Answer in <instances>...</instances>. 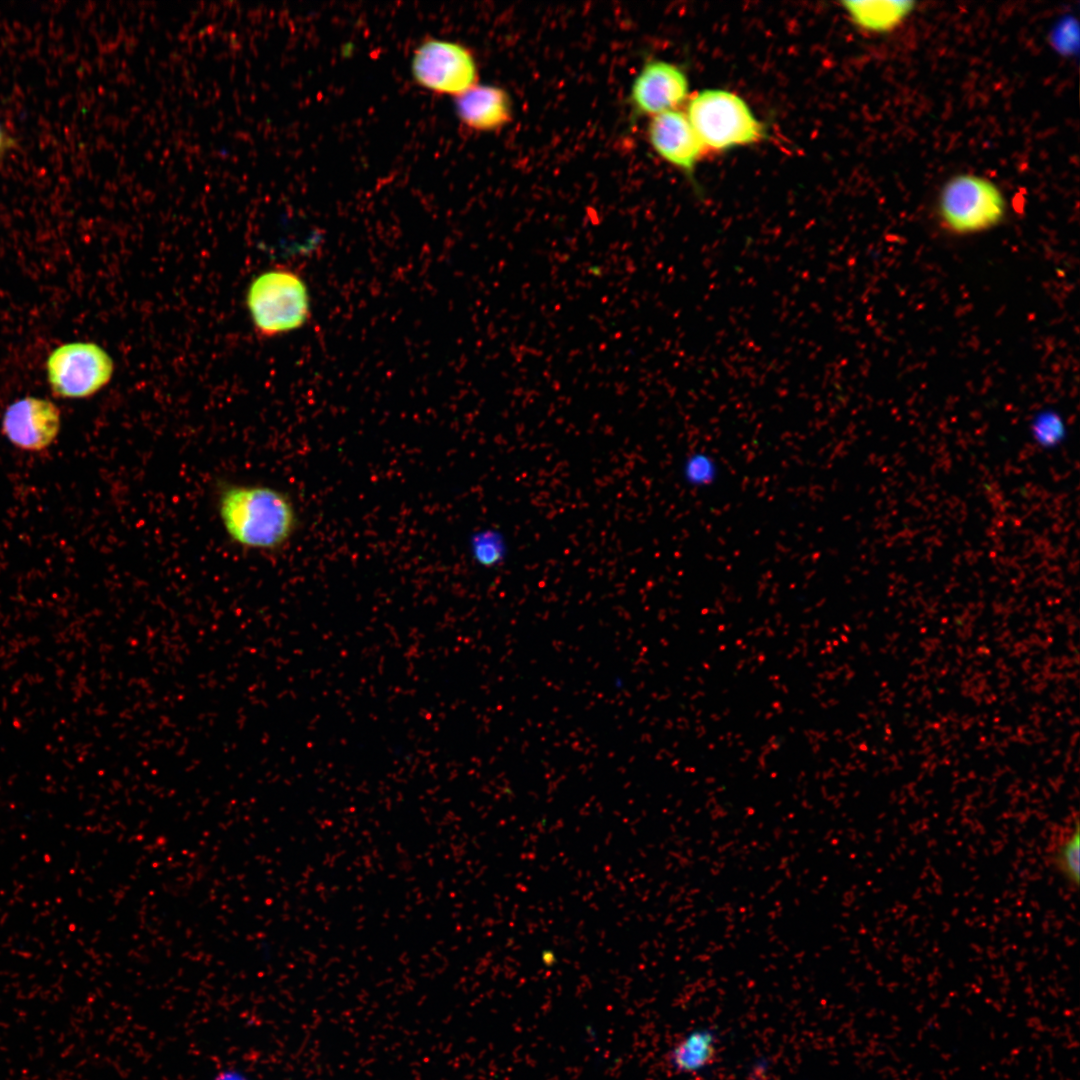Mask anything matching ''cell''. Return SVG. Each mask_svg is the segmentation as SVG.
I'll return each mask as SVG.
<instances>
[{
	"label": "cell",
	"mask_w": 1080,
	"mask_h": 1080,
	"mask_svg": "<svg viewBox=\"0 0 1080 1080\" xmlns=\"http://www.w3.org/2000/svg\"><path fill=\"white\" fill-rule=\"evenodd\" d=\"M456 114L467 128L492 131L511 121L512 103L507 92L491 85H474L455 97Z\"/></svg>",
	"instance_id": "10"
},
{
	"label": "cell",
	"mask_w": 1080,
	"mask_h": 1080,
	"mask_svg": "<svg viewBox=\"0 0 1080 1080\" xmlns=\"http://www.w3.org/2000/svg\"><path fill=\"white\" fill-rule=\"evenodd\" d=\"M686 115L705 150L726 151L759 142L762 123L739 95L704 89L689 97Z\"/></svg>",
	"instance_id": "3"
},
{
	"label": "cell",
	"mask_w": 1080,
	"mask_h": 1080,
	"mask_svg": "<svg viewBox=\"0 0 1080 1080\" xmlns=\"http://www.w3.org/2000/svg\"><path fill=\"white\" fill-rule=\"evenodd\" d=\"M842 6L854 24L873 33L893 31L914 10L912 1H844Z\"/></svg>",
	"instance_id": "12"
},
{
	"label": "cell",
	"mask_w": 1080,
	"mask_h": 1080,
	"mask_svg": "<svg viewBox=\"0 0 1080 1080\" xmlns=\"http://www.w3.org/2000/svg\"><path fill=\"white\" fill-rule=\"evenodd\" d=\"M648 140L661 158L687 172L695 168L706 152L686 113L679 109L652 116Z\"/></svg>",
	"instance_id": "9"
},
{
	"label": "cell",
	"mask_w": 1080,
	"mask_h": 1080,
	"mask_svg": "<svg viewBox=\"0 0 1080 1080\" xmlns=\"http://www.w3.org/2000/svg\"><path fill=\"white\" fill-rule=\"evenodd\" d=\"M689 99V81L675 64L650 60L633 81L630 102L638 115L655 116L678 109Z\"/></svg>",
	"instance_id": "8"
},
{
	"label": "cell",
	"mask_w": 1080,
	"mask_h": 1080,
	"mask_svg": "<svg viewBox=\"0 0 1080 1080\" xmlns=\"http://www.w3.org/2000/svg\"><path fill=\"white\" fill-rule=\"evenodd\" d=\"M412 75L422 87L437 94L458 96L477 81V66L471 51L463 45L426 39L415 50Z\"/></svg>",
	"instance_id": "6"
},
{
	"label": "cell",
	"mask_w": 1080,
	"mask_h": 1080,
	"mask_svg": "<svg viewBox=\"0 0 1080 1080\" xmlns=\"http://www.w3.org/2000/svg\"><path fill=\"white\" fill-rule=\"evenodd\" d=\"M217 511L229 539L250 550H280L298 528V514L290 496L267 485H222L217 494Z\"/></svg>",
	"instance_id": "1"
},
{
	"label": "cell",
	"mask_w": 1080,
	"mask_h": 1080,
	"mask_svg": "<svg viewBox=\"0 0 1080 1080\" xmlns=\"http://www.w3.org/2000/svg\"><path fill=\"white\" fill-rule=\"evenodd\" d=\"M680 474L688 487L704 489L718 480L720 467L713 455L703 450H695L683 458Z\"/></svg>",
	"instance_id": "15"
},
{
	"label": "cell",
	"mask_w": 1080,
	"mask_h": 1080,
	"mask_svg": "<svg viewBox=\"0 0 1080 1080\" xmlns=\"http://www.w3.org/2000/svg\"><path fill=\"white\" fill-rule=\"evenodd\" d=\"M1065 433L1062 418L1053 411L1039 413L1031 423L1033 440L1045 449L1057 447L1065 438Z\"/></svg>",
	"instance_id": "16"
},
{
	"label": "cell",
	"mask_w": 1080,
	"mask_h": 1080,
	"mask_svg": "<svg viewBox=\"0 0 1080 1080\" xmlns=\"http://www.w3.org/2000/svg\"><path fill=\"white\" fill-rule=\"evenodd\" d=\"M541 961L545 966H553L557 962L556 954L553 950H543L541 952Z\"/></svg>",
	"instance_id": "19"
},
{
	"label": "cell",
	"mask_w": 1080,
	"mask_h": 1080,
	"mask_svg": "<svg viewBox=\"0 0 1080 1080\" xmlns=\"http://www.w3.org/2000/svg\"><path fill=\"white\" fill-rule=\"evenodd\" d=\"M246 305L256 334L265 338L303 327L311 314L306 282L285 267L258 274L248 286Z\"/></svg>",
	"instance_id": "2"
},
{
	"label": "cell",
	"mask_w": 1080,
	"mask_h": 1080,
	"mask_svg": "<svg viewBox=\"0 0 1080 1080\" xmlns=\"http://www.w3.org/2000/svg\"><path fill=\"white\" fill-rule=\"evenodd\" d=\"M472 559L482 568L502 565L509 554V543L502 530L486 527L474 532L469 541Z\"/></svg>",
	"instance_id": "14"
},
{
	"label": "cell",
	"mask_w": 1080,
	"mask_h": 1080,
	"mask_svg": "<svg viewBox=\"0 0 1080 1080\" xmlns=\"http://www.w3.org/2000/svg\"><path fill=\"white\" fill-rule=\"evenodd\" d=\"M14 141L0 122V159L13 147Z\"/></svg>",
	"instance_id": "18"
},
{
	"label": "cell",
	"mask_w": 1080,
	"mask_h": 1080,
	"mask_svg": "<svg viewBox=\"0 0 1080 1080\" xmlns=\"http://www.w3.org/2000/svg\"><path fill=\"white\" fill-rule=\"evenodd\" d=\"M45 370L54 396L85 399L109 384L114 373V361L95 342L73 341L63 343L50 352Z\"/></svg>",
	"instance_id": "5"
},
{
	"label": "cell",
	"mask_w": 1080,
	"mask_h": 1080,
	"mask_svg": "<svg viewBox=\"0 0 1080 1080\" xmlns=\"http://www.w3.org/2000/svg\"><path fill=\"white\" fill-rule=\"evenodd\" d=\"M1005 198L991 180L960 174L943 186L938 200L941 224L951 233L968 235L991 229L1005 215Z\"/></svg>",
	"instance_id": "4"
},
{
	"label": "cell",
	"mask_w": 1080,
	"mask_h": 1080,
	"mask_svg": "<svg viewBox=\"0 0 1080 1080\" xmlns=\"http://www.w3.org/2000/svg\"><path fill=\"white\" fill-rule=\"evenodd\" d=\"M1080 831L1078 820L1061 833L1050 852L1053 869L1074 889L1080 880Z\"/></svg>",
	"instance_id": "13"
},
{
	"label": "cell",
	"mask_w": 1080,
	"mask_h": 1080,
	"mask_svg": "<svg viewBox=\"0 0 1080 1080\" xmlns=\"http://www.w3.org/2000/svg\"><path fill=\"white\" fill-rule=\"evenodd\" d=\"M211 1080H252L249 1074L238 1068H226L219 1071Z\"/></svg>",
	"instance_id": "17"
},
{
	"label": "cell",
	"mask_w": 1080,
	"mask_h": 1080,
	"mask_svg": "<svg viewBox=\"0 0 1080 1080\" xmlns=\"http://www.w3.org/2000/svg\"><path fill=\"white\" fill-rule=\"evenodd\" d=\"M717 1050L716 1032L710 1027H696L672 1046L667 1059L673 1071L682 1075H698L713 1064Z\"/></svg>",
	"instance_id": "11"
},
{
	"label": "cell",
	"mask_w": 1080,
	"mask_h": 1080,
	"mask_svg": "<svg viewBox=\"0 0 1080 1080\" xmlns=\"http://www.w3.org/2000/svg\"><path fill=\"white\" fill-rule=\"evenodd\" d=\"M61 413L57 405L42 397L26 396L15 400L5 410L1 428L17 448L39 452L57 438Z\"/></svg>",
	"instance_id": "7"
}]
</instances>
